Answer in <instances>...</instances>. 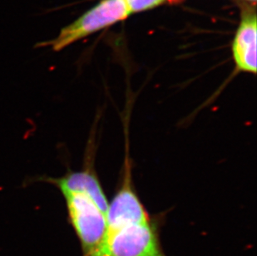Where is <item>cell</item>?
Masks as SVG:
<instances>
[{"label":"cell","mask_w":257,"mask_h":256,"mask_svg":"<svg viewBox=\"0 0 257 256\" xmlns=\"http://www.w3.org/2000/svg\"><path fill=\"white\" fill-rule=\"evenodd\" d=\"M41 181L52 184L61 191H75L82 192L90 196L98 205V207L107 213L108 201L102 186L97 178V175L92 172L91 168L73 172L69 171L61 177H42Z\"/></svg>","instance_id":"8992f818"},{"label":"cell","mask_w":257,"mask_h":256,"mask_svg":"<svg viewBox=\"0 0 257 256\" xmlns=\"http://www.w3.org/2000/svg\"><path fill=\"white\" fill-rule=\"evenodd\" d=\"M165 0H125L130 14L150 10L163 4Z\"/></svg>","instance_id":"52a82bcc"},{"label":"cell","mask_w":257,"mask_h":256,"mask_svg":"<svg viewBox=\"0 0 257 256\" xmlns=\"http://www.w3.org/2000/svg\"><path fill=\"white\" fill-rule=\"evenodd\" d=\"M250 1H253V2H255V0H250Z\"/></svg>","instance_id":"ba28073f"},{"label":"cell","mask_w":257,"mask_h":256,"mask_svg":"<svg viewBox=\"0 0 257 256\" xmlns=\"http://www.w3.org/2000/svg\"><path fill=\"white\" fill-rule=\"evenodd\" d=\"M106 218L107 233L127 225L150 222L144 205L132 186L131 167L127 162L123 181L111 204H108Z\"/></svg>","instance_id":"277c9868"},{"label":"cell","mask_w":257,"mask_h":256,"mask_svg":"<svg viewBox=\"0 0 257 256\" xmlns=\"http://www.w3.org/2000/svg\"><path fill=\"white\" fill-rule=\"evenodd\" d=\"M129 15L130 12L125 0H102L73 24L61 29L56 38L41 42L37 46L61 51L95 32L125 20Z\"/></svg>","instance_id":"6da1fadb"},{"label":"cell","mask_w":257,"mask_h":256,"mask_svg":"<svg viewBox=\"0 0 257 256\" xmlns=\"http://www.w3.org/2000/svg\"><path fill=\"white\" fill-rule=\"evenodd\" d=\"M256 15L245 13L233 40L232 54L236 70L256 74Z\"/></svg>","instance_id":"5b68a950"},{"label":"cell","mask_w":257,"mask_h":256,"mask_svg":"<svg viewBox=\"0 0 257 256\" xmlns=\"http://www.w3.org/2000/svg\"><path fill=\"white\" fill-rule=\"evenodd\" d=\"M68 217L80 241L83 254L94 249L107 234L106 213L90 196L82 192H62Z\"/></svg>","instance_id":"3957f363"},{"label":"cell","mask_w":257,"mask_h":256,"mask_svg":"<svg viewBox=\"0 0 257 256\" xmlns=\"http://www.w3.org/2000/svg\"><path fill=\"white\" fill-rule=\"evenodd\" d=\"M83 256H164L150 222L127 225L107 233L104 239Z\"/></svg>","instance_id":"7a4b0ae2"}]
</instances>
